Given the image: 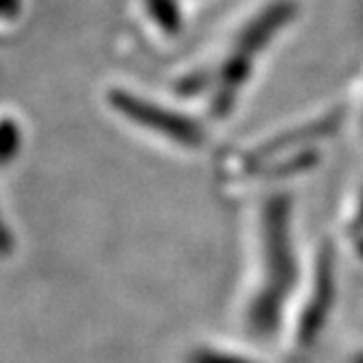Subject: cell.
Masks as SVG:
<instances>
[{"mask_svg":"<svg viewBox=\"0 0 363 363\" xmlns=\"http://www.w3.org/2000/svg\"><path fill=\"white\" fill-rule=\"evenodd\" d=\"M335 125V114H320L241 149L237 153V182L278 179L280 175L306 171L318 162L320 140H326Z\"/></svg>","mask_w":363,"mask_h":363,"instance_id":"1","label":"cell"},{"mask_svg":"<svg viewBox=\"0 0 363 363\" xmlns=\"http://www.w3.org/2000/svg\"><path fill=\"white\" fill-rule=\"evenodd\" d=\"M342 228L348 239L354 243L352 250L363 256V182H357L354 189L346 197Z\"/></svg>","mask_w":363,"mask_h":363,"instance_id":"2","label":"cell"},{"mask_svg":"<svg viewBox=\"0 0 363 363\" xmlns=\"http://www.w3.org/2000/svg\"><path fill=\"white\" fill-rule=\"evenodd\" d=\"M352 123H354V129L359 138L363 140V74L361 79L357 82V88L352 92Z\"/></svg>","mask_w":363,"mask_h":363,"instance_id":"3","label":"cell"}]
</instances>
